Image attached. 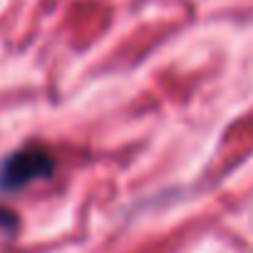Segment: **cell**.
<instances>
[{
  "mask_svg": "<svg viewBox=\"0 0 253 253\" xmlns=\"http://www.w3.org/2000/svg\"><path fill=\"white\" fill-rule=\"evenodd\" d=\"M55 174V157L42 144H23L0 159V196H10Z\"/></svg>",
  "mask_w": 253,
  "mask_h": 253,
  "instance_id": "cell-1",
  "label": "cell"
},
{
  "mask_svg": "<svg viewBox=\"0 0 253 253\" xmlns=\"http://www.w3.org/2000/svg\"><path fill=\"white\" fill-rule=\"evenodd\" d=\"M18 226V218L10 213V211H3L0 209V228H5V231H13Z\"/></svg>",
  "mask_w": 253,
  "mask_h": 253,
  "instance_id": "cell-2",
  "label": "cell"
}]
</instances>
